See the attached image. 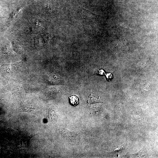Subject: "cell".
<instances>
[{
	"label": "cell",
	"instance_id": "3957f363",
	"mask_svg": "<svg viewBox=\"0 0 158 158\" xmlns=\"http://www.w3.org/2000/svg\"><path fill=\"white\" fill-rule=\"evenodd\" d=\"M49 118L51 120H55L56 118V115L55 113L53 112H50L49 114Z\"/></svg>",
	"mask_w": 158,
	"mask_h": 158
},
{
	"label": "cell",
	"instance_id": "7a4b0ae2",
	"mask_svg": "<svg viewBox=\"0 0 158 158\" xmlns=\"http://www.w3.org/2000/svg\"><path fill=\"white\" fill-rule=\"evenodd\" d=\"M22 108L23 111L26 112H31L33 109L32 106L28 104L24 105Z\"/></svg>",
	"mask_w": 158,
	"mask_h": 158
},
{
	"label": "cell",
	"instance_id": "6da1fadb",
	"mask_svg": "<svg viewBox=\"0 0 158 158\" xmlns=\"http://www.w3.org/2000/svg\"><path fill=\"white\" fill-rule=\"evenodd\" d=\"M71 103L74 106H76L79 103L78 97L75 95H73L69 97Z\"/></svg>",
	"mask_w": 158,
	"mask_h": 158
}]
</instances>
